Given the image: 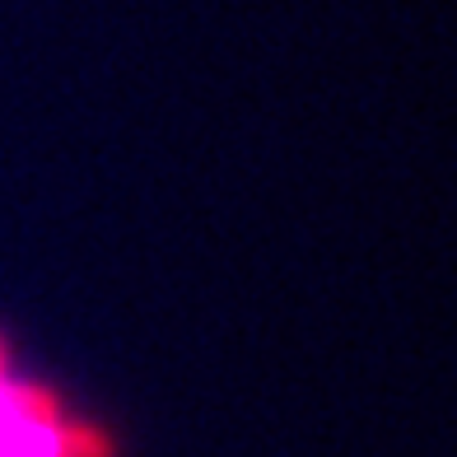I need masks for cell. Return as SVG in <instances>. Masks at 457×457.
Instances as JSON below:
<instances>
[{
	"label": "cell",
	"instance_id": "1",
	"mask_svg": "<svg viewBox=\"0 0 457 457\" xmlns=\"http://www.w3.org/2000/svg\"><path fill=\"white\" fill-rule=\"evenodd\" d=\"M0 383H5V341H0Z\"/></svg>",
	"mask_w": 457,
	"mask_h": 457
}]
</instances>
